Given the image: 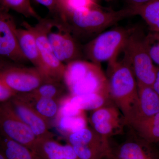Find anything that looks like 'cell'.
I'll use <instances>...</instances> for the list:
<instances>
[{"label": "cell", "mask_w": 159, "mask_h": 159, "mask_svg": "<svg viewBox=\"0 0 159 159\" xmlns=\"http://www.w3.org/2000/svg\"><path fill=\"white\" fill-rule=\"evenodd\" d=\"M22 25L34 34L45 66L47 77L51 80L59 82L63 78L66 65L56 57L41 26L39 23L35 26H32L26 22H24Z\"/></svg>", "instance_id": "obj_10"}, {"label": "cell", "mask_w": 159, "mask_h": 159, "mask_svg": "<svg viewBox=\"0 0 159 159\" xmlns=\"http://www.w3.org/2000/svg\"><path fill=\"white\" fill-rule=\"evenodd\" d=\"M0 133L33 152L39 142L31 129L15 113L9 101L0 103Z\"/></svg>", "instance_id": "obj_7"}, {"label": "cell", "mask_w": 159, "mask_h": 159, "mask_svg": "<svg viewBox=\"0 0 159 159\" xmlns=\"http://www.w3.org/2000/svg\"><path fill=\"white\" fill-rule=\"evenodd\" d=\"M57 4H58V0H57Z\"/></svg>", "instance_id": "obj_33"}, {"label": "cell", "mask_w": 159, "mask_h": 159, "mask_svg": "<svg viewBox=\"0 0 159 159\" xmlns=\"http://www.w3.org/2000/svg\"><path fill=\"white\" fill-rule=\"evenodd\" d=\"M17 94L6 84L0 75V102L9 101Z\"/></svg>", "instance_id": "obj_28"}, {"label": "cell", "mask_w": 159, "mask_h": 159, "mask_svg": "<svg viewBox=\"0 0 159 159\" xmlns=\"http://www.w3.org/2000/svg\"><path fill=\"white\" fill-rule=\"evenodd\" d=\"M71 102L82 111L95 110L107 105L110 96L100 93H91L69 97Z\"/></svg>", "instance_id": "obj_18"}, {"label": "cell", "mask_w": 159, "mask_h": 159, "mask_svg": "<svg viewBox=\"0 0 159 159\" xmlns=\"http://www.w3.org/2000/svg\"><path fill=\"white\" fill-rule=\"evenodd\" d=\"M152 86L159 96V67H157L156 77L155 79L154 82Z\"/></svg>", "instance_id": "obj_31"}, {"label": "cell", "mask_w": 159, "mask_h": 159, "mask_svg": "<svg viewBox=\"0 0 159 159\" xmlns=\"http://www.w3.org/2000/svg\"><path fill=\"white\" fill-rule=\"evenodd\" d=\"M112 159H159V149L156 144L138 136L126 140L112 151Z\"/></svg>", "instance_id": "obj_12"}, {"label": "cell", "mask_w": 159, "mask_h": 159, "mask_svg": "<svg viewBox=\"0 0 159 159\" xmlns=\"http://www.w3.org/2000/svg\"><path fill=\"white\" fill-rule=\"evenodd\" d=\"M37 3L45 6L52 12L57 13L60 16L61 12L57 0H35Z\"/></svg>", "instance_id": "obj_29"}, {"label": "cell", "mask_w": 159, "mask_h": 159, "mask_svg": "<svg viewBox=\"0 0 159 159\" xmlns=\"http://www.w3.org/2000/svg\"><path fill=\"white\" fill-rule=\"evenodd\" d=\"M145 43L154 63L159 66V32L150 31L145 35Z\"/></svg>", "instance_id": "obj_26"}, {"label": "cell", "mask_w": 159, "mask_h": 159, "mask_svg": "<svg viewBox=\"0 0 159 159\" xmlns=\"http://www.w3.org/2000/svg\"><path fill=\"white\" fill-rule=\"evenodd\" d=\"M124 120L120 111L116 106L104 105L93 111L90 121L92 125L99 123H107L115 121Z\"/></svg>", "instance_id": "obj_21"}, {"label": "cell", "mask_w": 159, "mask_h": 159, "mask_svg": "<svg viewBox=\"0 0 159 159\" xmlns=\"http://www.w3.org/2000/svg\"><path fill=\"white\" fill-rule=\"evenodd\" d=\"M15 113L31 129L39 141L52 139L47 121L18 95L9 100Z\"/></svg>", "instance_id": "obj_11"}, {"label": "cell", "mask_w": 159, "mask_h": 159, "mask_svg": "<svg viewBox=\"0 0 159 159\" xmlns=\"http://www.w3.org/2000/svg\"><path fill=\"white\" fill-rule=\"evenodd\" d=\"M145 36L142 31L133 29L123 51L138 84L152 86L158 67L155 65L148 53Z\"/></svg>", "instance_id": "obj_4"}, {"label": "cell", "mask_w": 159, "mask_h": 159, "mask_svg": "<svg viewBox=\"0 0 159 159\" xmlns=\"http://www.w3.org/2000/svg\"><path fill=\"white\" fill-rule=\"evenodd\" d=\"M0 75L17 94L31 93L44 83L54 81L45 77L35 67L10 66L0 68Z\"/></svg>", "instance_id": "obj_8"}, {"label": "cell", "mask_w": 159, "mask_h": 159, "mask_svg": "<svg viewBox=\"0 0 159 159\" xmlns=\"http://www.w3.org/2000/svg\"><path fill=\"white\" fill-rule=\"evenodd\" d=\"M16 35L19 45L23 55L28 61L33 64L34 67L49 79L47 77L45 66L41 57L34 34L29 29L24 28L17 29Z\"/></svg>", "instance_id": "obj_13"}, {"label": "cell", "mask_w": 159, "mask_h": 159, "mask_svg": "<svg viewBox=\"0 0 159 159\" xmlns=\"http://www.w3.org/2000/svg\"><path fill=\"white\" fill-rule=\"evenodd\" d=\"M61 17L74 11L91 9L96 6L94 0H58Z\"/></svg>", "instance_id": "obj_25"}, {"label": "cell", "mask_w": 159, "mask_h": 159, "mask_svg": "<svg viewBox=\"0 0 159 159\" xmlns=\"http://www.w3.org/2000/svg\"><path fill=\"white\" fill-rule=\"evenodd\" d=\"M2 6L14 10L27 18H33L39 21L42 18L31 6L30 0H0Z\"/></svg>", "instance_id": "obj_24"}, {"label": "cell", "mask_w": 159, "mask_h": 159, "mask_svg": "<svg viewBox=\"0 0 159 159\" xmlns=\"http://www.w3.org/2000/svg\"><path fill=\"white\" fill-rule=\"evenodd\" d=\"M58 113L59 117H74L84 113V111L77 108L68 97L62 101Z\"/></svg>", "instance_id": "obj_27"}, {"label": "cell", "mask_w": 159, "mask_h": 159, "mask_svg": "<svg viewBox=\"0 0 159 159\" xmlns=\"http://www.w3.org/2000/svg\"><path fill=\"white\" fill-rule=\"evenodd\" d=\"M8 9L0 7V57L20 64L28 62L23 55L18 41L16 28Z\"/></svg>", "instance_id": "obj_9"}, {"label": "cell", "mask_w": 159, "mask_h": 159, "mask_svg": "<svg viewBox=\"0 0 159 159\" xmlns=\"http://www.w3.org/2000/svg\"><path fill=\"white\" fill-rule=\"evenodd\" d=\"M18 96L46 119L47 118H53L58 113L59 108L56 99L48 98L28 99L20 94Z\"/></svg>", "instance_id": "obj_20"}, {"label": "cell", "mask_w": 159, "mask_h": 159, "mask_svg": "<svg viewBox=\"0 0 159 159\" xmlns=\"http://www.w3.org/2000/svg\"><path fill=\"white\" fill-rule=\"evenodd\" d=\"M59 82L56 81L45 82L31 93L20 94L28 99L48 98L56 99L62 92Z\"/></svg>", "instance_id": "obj_22"}, {"label": "cell", "mask_w": 159, "mask_h": 159, "mask_svg": "<svg viewBox=\"0 0 159 159\" xmlns=\"http://www.w3.org/2000/svg\"><path fill=\"white\" fill-rule=\"evenodd\" d=\"M133 8L135 15L145 20L151 31L159 32V0L151 2Z\"/></svg>", "instance_id": "obj_19"}, {"label": "cell", "mask_w": 159, "mask_h": 159, "mask_svg": "<svg viewBox=\"0 0 159 159\" xmlns=\"http://www.w3.org/2000/svg\"><path fill=\"white\" fill-rule=\"evenodd\" d=\"M54 54L61 62L68 63L80 59L81 51L66 23L60 17L38 21Z\"/></svg>", "instance_id": "obj_5"}, {"label": "cell", "mask_w": 159, "mask_h": 159, "mask_svg": "<svg viewBox=\"0 0 159 159\" xmlns=\"http://www.w3.org/2000/svg\"><path fill=\"white\" fill-rule=\"evenodd\" d=\"M138 86L139 112L133 125L139 120L149 118L159 112V96L152 87L138 84Z\"/></svg>", "instance_id": "obj_15"}, {"label": "cell", "mask_w": 159, "mask_h": 159, "mask_svg": "<svg viewBox=\"0 0 159 159\" xmlns=\"http://www.w3.org/2000/svg\"><path fill=\"white\" fill-rule=\"evenodd\" d=\"M63 79L72 96L100 93L110 96L107 76L100 65L91 61L77 59L67 64Z\"/></svg>", "instance_id": "obj_2"}, {"label": "cell", "mask_w": 159, "mask_h": 159, "mask_svg": "<svg viewBox=\"0 0 159 159\" xmlns=\"http://www.w3.org/2000/svg\"><path fill=\"white\" fill-rule=\"evenodd\" d=\"M133 29L118 27L101 32L87 44L84 52L91 62H113L123 51Z\"/></svg>", "instance_id": "obj_6"}, {"label": "cell", "mask_w": 159, "mask_h": 159, "mask_svg": "<svg viewBox=\"0 0 159 159\" xmlns=\"http://www.w3.org/2000/svg\"><path fill=\"white\" fill-rule=\"evenodd\" d=\"M138 136L153 144H159V112L141 119L131 126Z\"/></svg>", "instance_id": "obj_17"}, {"label": "cell", "mask_w": 159, "mask_h": 159, "mask_svg": "<svg viewBox=\"0 0 159 159\" xmlns=\"http://www.w3.org/2000/svg\"><path fill=\"white\" fill-rule=\"evenodd\" d=\"M135 15L133 8L118 11L105 10L96 6L67 15L64 20L73 34H93L101 33L107 28L126 18Z\"/></svg>", "instance_id": "obj_3"}, {"label": "cell", "mask_w": 159, "mask_h": 159, "mask_svg": "<svg viewBox=\"0 0 159 159\" xmlns=\"http://www.w3.org/2000/svg\"><path fill=\"white\" fill-rule=\"evenodd\" d=\"M0 152L6 159H43L32 151L0 133Z\"/></svg>", "instance_id": "obj_16"}, {"label": "cell", "mask_w": 159, "mask_h": 159, "mask_svg": "<svg viewBox=\"0 0 159 159\" xmlns=\"http://www.w3.org/2000/svg\"><path fill=\"white\" fill-rule=\"evenodd\" d=\"M0 159H6V157L1 152H0Z\"/></svg>", "instance_id": "obj_32"}, {"label": "cell", "mask_w": 159, "mask_h": 159, "mask_svg": "<svg viewBox=\"0 0 159 159\" xmlns=\"http://www.w3.org/2000/svg\"><path fill=\"white\" fill-rule=\"evenodd\" d=\"M109 90L111 99L121 112L125 124L131 126L138 116V83L130 65L124 57L108 63Z\"/></svg>", "instance_id": "obj_1"}, {"label": "cell", "mask_w": 159, "mask_h": 159, "mask_svg": "<svg viewBox=\"0 0 159 159\" xmlns=\"http://www.w3.org/2000/svg\"><path fill=\"white\" fill-rule=\"evenodd\" d=\"M58 126L60 130L69 135L86 127V119L84 113L74 117H59Z\"/></svg>", "instance_id": "obj_23"}, {"label": "cell", "mask_w": 159, "mask_h": 159, "mask_svg": "<svg viewBox=\"0 0 159 159\" xmlns=\"http://www.w3.org/2000/svg\"><path fill=\"white\" fill-rule=\"evenodd\" d=\"M129 5V7L135 8L151 2L153 0H126Z\"/></svg>", "instance_id": "obj_30"}, {"label": "cell", "mask_w": 159, "mask_h": 159, "mask_svg": "<svg viewBox=\"0 0 159 159\" xmlns=\"http://www.w3.org/2000/svg\"><path fill=\"white\" fill-rule=\"evenodd\" d=\"M34 152L43 159H79L72 145H60L52 139L39 141Z\"/></svg>", "instance_id": "obj_14"}]
</instances>
